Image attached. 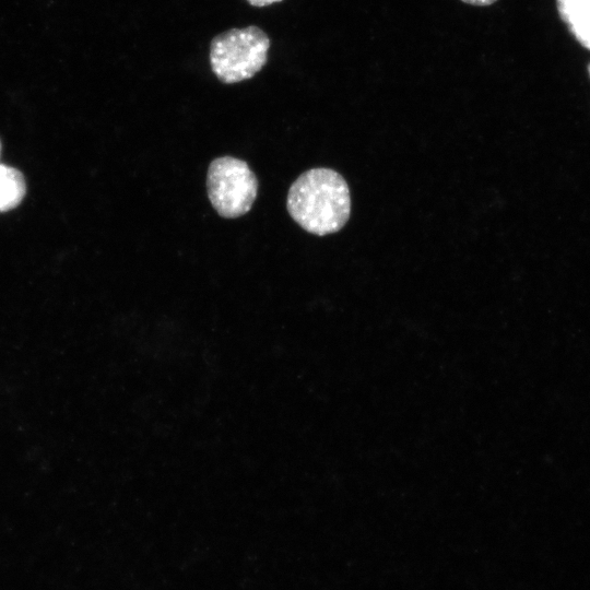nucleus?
Wrapping results in <instances>:
<instances>
[{"label": "nucleus", "instance_id": "3", "mask_svg": "<svg viewBox=\"0 0 590 590\" xmlns=\"http://www.w3.org/2000/svg\"><path fill=\"white\" fill-rule=\"evenodd\" d=\"M208 197L215 211L225 219L246 214L258 191V180L248 164L233 156L213 160L206 175Z\"/></svg>", "mask_w": 590, "mask_h": 590}, {"label": "nucleus", "instance_id": "4", "mask_svg": "<svg viewBox=\"0 0 590 590\" xmlns=\"http://www.w3.org/2000/svg\"><path fill=\"white\" fill-rule=\"evenodd\" d=\"M26 191L23 175L14 167L0 164V212L14 209Z\"/></svg>", "mask_w": 590, "mask_h": 590}, {"label": "nucleus", "instance_id": "1", "mask_svg": "<svg viewBox=\"0 0 590 590\" xmlns=\"http://www.w3.org/2000/svg\"><path fill=\"white\" fill-rule=\"evenodd\" d=\"M286 205L292 219L305 231L318 236L332 234L350 217L349 186L331 168H311L292 184Z\"/></svg>", "mask_w": 590, "mask_h": 590}, {"label": "nucleus", "instance_id": "5", "mask_svg": "<svg viewBox=\"0 0 590 590\" xmlns=\"http://www.w3.org/2000/svg\"><path fill=\"white\" fill-rule=\"evenodd\" d=\"M567 25L580 45L590 50V7L578 12Z\"/></svg>", "mask_w": 590, "mask_h": 590}, {"label": "nucleus", "instance_id": "2", "mask_svg": "<svg viewBox=\"0 0 590 590\" xmlns=\"http://www.w3.org/2000/svg\"><path fill=\"white\" fill-rule=\"evenodd\" d=\"M270 39L258 26L232 28L215 36L210 45V62L223 83L253 76L267 62Z\"/></svg>", "mask_w": 590, "mask_h": 590}, {"label": "nucleus", "instance_id": "10", "mask_svg": "<svg viewBox=\"0 0 590 590\" xmlns=\"http://www.w3.org/2000/svg\"><path fill=\"white\" fill-rule=\"evenodd\" d=\"M0 151H1V144H0Z\"/></svg>", "mask_w": 590, "mask_h": 590}, {"label": "nucleus", "instance_id": "9", "mask_svg": "<svg viewBox=\"0 0 590 590\" xmlns=\"http://www.w3.org/2000/svg\"><path fill=\"white\" fill-rule=\"evenodd\" d=\"M589 73H590V66H589Z\"/></svg>", "mask_w": 590, "mask_h": 590}, {"label": "nucleus", "instance_id": "8", "mask_svg": "<svg viewBox=\"0 0 590 590\" xmlns=\"http://www.w3.org/2000/svg\"><path fill=\"white\" fill-rule=\"evenodd\" d=\"M462 1L473 4V5H488L495 2L496 0H462Z\"/></svg>", "mask_w": 590, "mask_h": 590}, {"label": "nucleus", "instance_id": "6", "mask_svg": "<svg viewBox=\"0 0 590 590\" xmlns=\"http://www.w3.org/2000/svg\"><path fill=\"white\" fill-rule=\"evenodd\" d=\"M562 20L567 24L578 12L590 7V0H556Z\"/></svg>", "mask_w": 590, "mask_h": 590}, {"label": "nucleus", "instance_id": "7", "mask_svg": "<svg viewBox=\"0 0 590 590\" xmlns=\"http://www.w3.org/2000/svg\"><path fill=\"white\" fill-rule=\"evenodd\" d=\"M280 1L282 0H248V2L255 7H266Z\"/></svg>", "mask_w": 590, "mask_h": 590}]
</instances>
